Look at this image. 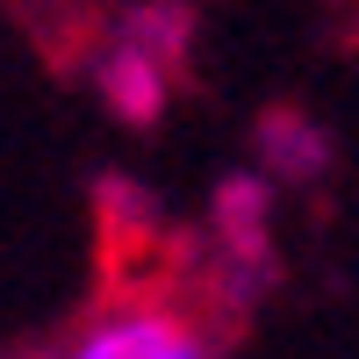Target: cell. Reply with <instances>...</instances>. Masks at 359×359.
Wrapping results in <instances>:
<instances>
[{
  "mask_svg": "<svg viewBox=\"0 0 359 359\" xmlns=\"http://www.w3.org/2000/svg\"><path fill=\"white\" fill-rule=\"evenodd\" d=\"M158 323H165V309H158V302L108 309V316L86 323V331H72V338H65V352H50V359H144V345L158 338Z\"/></svg>",
  "mask_w": 359,
  "mask_h": 359,
  "instance_id": "obj_2",
  "label": "cell"
},
{
  "mask_svg": "<svg viewBox=\"0 0 359 359\" xmlns=\"http://www.w3.org/2000/svg\"><path fill=\"white\" fill-rule=\"evenodd\" d=\"M172 57H180V43H151V29H144V22L101 57V94H108V108L123 115V123H158Z\"/></svg>",
  "mask_w": 359,
  "mask_h": 359,
  "instance_id": "obj_1",
  "label": "cell"
},
{
  "mask_svg": "<svg viewBox=\"0 0 359 359\" xmlns=\"http://www.w3.org/2000/svg\"><path fill=\"white\" fill-rule=\"evenodd\" d=\"M144 359H216V345H208L201 323H187L180 309H165V323H158V338L144 345Z\"/></svg>",
  "mask_w": 359,
  "mask_h": 359,
  "instance_id": "obj_3",
  "label": "cell"
}]
</instances>
